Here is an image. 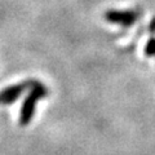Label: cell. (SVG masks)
Returning <instances> with one entry per match:
<instances>
[{
	"instance_id": "2",
	"label": "cell",
	"mask_w": 155,
	"mask_h": 155,
	"mask_svg": "<svg viewBox=\"0 0 155 155\" xmlns=\"http://www.w3.org/2000/svg\"><path fill=\"white\" fill-rule=\"evenodd\" d=\"M141 16L140 11H114L110 9L105 13V19L110 23H116L123 27H129L137 21V18Z\"/></svg>"
},
{
	"instance_id": "4",
	"label": "cell",
	"mask_w": 155,
	"mask_h": 155,
	"mask_svg": "<svg viewBox=\"0 0 155 155\" xmlns=\"http://www.w3.org/2000/svg\"><path fill=\"white\" fill-rule=\"evenodd\" d=\"M145 54H146L147 57L155 56V38H151L147 41L146 47H145Z\"/></svg>"
},
{
	"instance_id": "5",
	"label": "cell",
	"mask_w": 155,
	"mask_h": 155,
	"mask_svg": "<svg viewBox=\"0 0 155 155\" xmlns=\"http://www.w3.org/2000/svg\"><path fill=\"white\" fill-rule=\"evenodd\" d=\"M149 30L151 34H155V17L153 18V21L150 22V26H149Z\"/></svg>"
},
{
	"instance_id": "1",
	"label": "cell",
	"mask_w": 155,
	"mask_h": 155,
	"mask_svg": "<svg viewBox=\"0 0 155 155\" xmlns=\"http://www.w3.org/2000/svg\"><path fill=\"white\" fill-rule=\"evenodd\" d=\"M28 89H30V92H28L27 97L23 101L21 111H19V124L21 125H27L31 122L34 114H35L36 102L39 100L45 98L48 94L47 87L38 80H31Z\"/></svg>"
},
{
	"instance_id": "3",
	"label": "cell",
	"mask_w": 155,
	"mask_h": 155,
	"mask_svg": "<svg viewBox=\"0 0 155 155\" xmlns=\"http://www.w3.org/2000/svg\"><path fill=\"white\" fill-rule=\"evenodd\" d=\"M30 81L31 80H26L3 89L0 92V105H11L12 102H14L18 97H21L23 92L30 88Z\"/></svg>"
}]
</instances>
